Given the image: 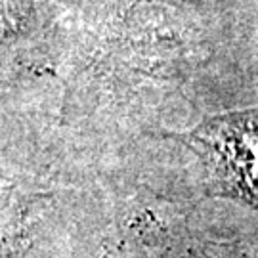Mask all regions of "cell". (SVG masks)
Returning <instances> with one entry per match:
<instances>
[{"mask_svg":"<svg viewBox=\"0 0 258 258\" xmlns=\"http://www.w3.org/2000/svg\"><path fill=\"white\" fill-rule=\"evenodd\" d=\"M199 140L222 185L258 207V113L212 122Z\"/></svg>","mask_w":258,"mask_h":258,"instance_id":"obj_1","label":"cell"}]
</instances>
